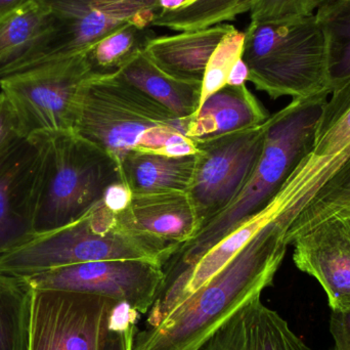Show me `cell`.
<instances>
[{
	"label": "cell",
	"mask_w": 350,
	"mask_h": 350,
	"mask_svg": "<svg viewBox=\"0 0 350 350\" xmlns=\"http://www.w3.org/2000/svg\"><path fill=\"white\" fill-rule=\"evenodd\" d=\"M280 216L260 228L226 267L157 327L137 329L133 350H193L234 312L271 287L287 247Z\"/></svg>",
	"instance_id": "1"
},
{
	"label": "cell",
	"mask_w": 350,
	"mask_h": 350,
	"mask_svg": "<svg viewBox=\"0 0 350 350\" xmlns=\"http://www.w3.org/2000/svg\"><path fill=\"white\" fill-rule=\"evenodd\" d=\"M328 98L324 94L293 98L285 108L269 115L262 153L250 178L228 207L174 249L162 267L163 281L191 267L239 224L273 201L298 165L312 153Z\"/></svg>",
	"instance_id": "2"
},
{
	"label": "cell",
	"mask_w": 350,
	"mask_h": 350,
	"mask_svg": "<svg viewBox=\"0 0 350 350\" xmlns=\"http://www.w3.org/2000/svg\"><path fill=\"white\" fill-rule=\"evenodd\" d=\"M189 119L170 110L120 75L92 76L80 92L73 131L106 151L118 164L133 151L196 153Z\"/></svg>",
	"instance_id": "3"
},
{
	"label": "cell",
	"mask_w": 350,
	"mask_h": 350,
	"mask_svg": "<svg viewBox=\"0 0 350 350\" xmlns=\"http://www.w3.org/2000/svg\"><path fill=\"white\" fill-rule=\"evenodd\" d=\"M39 150L34 230L42 234L77 221L123 183L118 162L74 131L29 137Z\"/></svg>",
	"instance_id": "4"
},
{
	"label": "cell",
	"mask_w": 350,
	"mask_h": 350,
	"mask_svg": "<svg viewBox=\"0 0 350 350\" xmlns=\"http://www.w3.org/2000/svg\"><path fill=\"white\" fill-rule=\"evenodd\" d=\"M174 249L122 228L104 201L77 221L35 234L0 256V271L31 278L67 265L117 259H154L163 267Z\"/></svg>",
	"instance_id": "5"
},
{
	"label": "cell",
	"mask_w": 350,
	"mask_h": 350,
	"mask_svg": "<svg viewBox=\"0 0 350 350\" xmlns=\"http://www.w3.org/2000/svg\"><path fill=\"white\" fill-rule=\"evenodd\" d=\"M243 59L256 90L273 100L330 96L327 45L316 14L253 24L245 31Z\"/></svg>",
	"instance_id": "6"
},
{
	"label": "cell",
	"mask_w": 350,
	"mask_h": 350,
	"mask_svg": "<svg viewBox=\"0 0 350 350\" xmlns=\"http://www.w3.org/2000/svg\"><path fill=\"white\" fill-rule=\"evenodd\" d=\"M94 76L85 51L0 78L25 139L73 131L80 92Z\"/></svg>",
	"instance_id": "7"
},
{
	"label": "cell",
	"mask_w": 350,
	"mask_h": 350,
	"mask_svg": "<svg viewBox=\"0 0 350 350\" xmlns=\"http://www.w3.org/2000/svg\"><path fill=\"white\" fill-rule=\"evenodd\" d=\"M267 127L269 118L261 124L197 143L195 172L187 193L199 228L228 207L245 187L262 153Z\"/></svg>",
	"instance_id": "8"
},
{
	"label": "cell",
	"mask_w": 350,
	"mask_h": 350,
	"mask_svg": "<svg viewBox=\"0 0 350 350\" xmlns=\"http://www.w3.org/2000/svg\"><path fill=\"white\" fill-rule=\"evenodd\" d=\"M120 304L98 294L34 289L29 350H106Z\"/></svg>",
	"instance_id": "9"
},
{
	"label": "cell",
	"mask_w": 350,
	"mask_h": 350,
	"mask_svg": "<svg viewBox=\"0 0 350 350\" xmlns=\"http://www.w3.org/2000/svg\"><path fill=\"white\" fill-rule=\"evenodd\" d=\"M38 1L49 10L51 33L25 70L88 51L96 41L126 23L135 21L152 27L158 16L157 0Z\"/></svg>",
	"instance_id": "10"
},
{
	"label": "cell",
	"mask_w": 350,
	"mask_h": 350,
	"mask_svg": "<svg viewBox=\"0 0 350 350\" xmlns=\"http://www.w3.org/2000/svg\"><path fill=\"white\" fill-rule=\"evenodd\" d=\"M27 279L36 290L98 294L147 314L164 273L162 263L154 259H117L57 267Z\"/></svg>",
	"instance_id": "11"
},
{
	"label": "cell",
	"mask_w": 350,
	"mask_h": 350,
	"mask_svg": "<svg viewBox=\"0 0 350 350\" xmlns=\"http://www.w3.org/2000/svg\"><path fill=\"white\" fill-rule=\"evenodd\" d=\"M329 96L319 120L312 153L281 189L287 204L286 213L293 221L350 155V79Z\"/></svg>",
	"instance_id": "12"
},
{
	"label": "cell",
	"mask_w": 350,
	"mask_h": 350,
	"mask_svg": "<svg viewBox=\"0 0 350 350\" xmlns=\"http://www.w3.org/2000/svg\"><path fill=\"white\" fill-rule=\"evenodd\" d=\"M293 261L328 296L332 310L350 308V207L333 212L292 240Z\"/></svg>",
	"instance_id": "13"
},
{
	"label": "cell",
	"mask_w": 350,
	"mask_h": 350,
	"mask_svg": "<svg viewBox=\"0 0 350 350\" xmlns=\"http://www.w3.org/2000/svg\"><path fill=\"white\" fill-rule=\"evenodd\" d=\"M39 150L26 139L0 158V256L35 236Z\"/></svg>",
	"instance_id": "14"
},
{
	"label": "cell",
	"mask_w": 350,
	"mask_h": 350,
	"mask_svg": "<svg viewBox=\"0 0 350 350\" xmlns=\"http://www.w3.org/2000/svg\"><path fill=\"white\" fill-rule=\"evenodd\" d=\"M117 217L125 230L151 237L174 249L193 238L200 226L187 191L131 193Z\"/></svg>",
	"instance_id": "15"
},
{
	"label": "cell",
	"mask_w": 350,
	"mask_h": 350,
	"mask_svg": "<svg viewBox=\"0 0 350 350\" xmlns=\"http://www.w3.org/2000/svg\"><path fill=\"white\" fill-rule=\"evenodd\" d=\"M193 350H310L261 297L234 312Z\"/></svg>",
	"instance_id": "16"
},
{
	"label": "cell",
	"mask_w": 350,
	"mask_h": 350,
	"mask_svg": "<svg viewBox=\"0 0 350 350\" xmlns=\"http://www.w3.org/2000/svg\"><path fill=\"white\" fill-rule=\"evenodd\" d=\"M232 27L220 24L201 30L156 36L150 40L144 53L156 67L175 79L202 84L212 53Z\"/></svg>",
	"instance_id": "17"
},
{
	"label": "cell",
	"mask_w": 350,
	"mask_h": 350,
	"mask_svg": "<svg viewBox=\"0 0 350 350\" xmlns=\"http://www.w3.org/2000/svg\"><path fill=\"white\" fill-rule=\"evenodd\" d=\"M269 115L244 85H224L208 96L189 119L187 135L196 144L265 122Z\"/></svg>",
	"instance_id": "18"
},
{
	"label": "cell",
	"mask_w": 350,
	"mask_h": 350,
	"mask_svg": "<svg viewBox=\"0 0 350 350\" xmlns=\"http://www.w3.org/2000/svg\"><path fill=\"white\" fill-rule=\"evenodd\" d=\"M51 33L49 10L38 0L0 18V78L28 67Z\"/></svg>",
	"instance_id": "19"
},
{
	"label": "cell",
	"mask_w": 350,
	"mask_h": 350,
	"mask_svg": "<svg viewBox=\"0 0 350 350\" xmlns=\"http://www.w3.org/2000/svg\"><path fill=\"white\" fill-rule=\"evenodd\" d=\"M196 153L170 155L133 151L120 163L123 183L131 193L187 191L193 179Z\"/></svg>",
	"instance_id": "20"
},
{
	"label": "cell",
	"mask_w": 350,
	"mask_h": 350,
	"mask_svg": "<svg viewBox=\"0 0 350 350\" xmlns=\"http://www.w3.org/2000/svg\"><path fill=\"white\" fill-rule=\"evenodd\" d=\"M118 75L165 107L177 118L195 116L201 105L202 84L175 79L156 67L145 55H139Z\"/></svg>",
	"instance_id": "21"
},
{
	"label": "cell",
	"mask_w": 350,
	"mask_h": 350,
	"mask_svg": "<svg viewBox=\"0 0 350 350\" xmlns=\"http://www.w3.org/2000/svg\"><path fill=\"white\" fill-rule=\"evenodd\" d=\"M34 288L0 271V350H29Z\"/></svg>",
	"instance_id": "22"
},
{
	"label": "cell",
	"mask_w": 350,
	"mask_h": 350,
	"mask_svg": "<svg viewBox=\"0 0 350 350\" xmlns=\"http://www.w3.org/2000/svg\"><path fill=\"white\" fill-rule=\"evenodd\" d=\"M157 36L152 27L129 22L85 51L94 76L116 75L144 53L148 43Z\"/></svg>",
	"instance_id": "23"
},
{
	"label": "cell",
	"mask_w": 350,
	"mask_h": 350,
	"mask_svg": "<svg viewBox=\"0 0 350 350\" xmlns=\"http://www.w3.org/2000/svg\"><path fill=\"white\" fill-rule=\"evenodd\" d=\"M327 45L332 92L350 79V0H330L316 14Z\"/></svg>",
	"instance_id": "24"
},
{
	"label": "cell",
	"mask_w": 350,
	"mask_h": 350,
	"mask_svg": "<svg viewBox=\"0 0 350 350\" xmlns=\"http://www.w3.org/2000/svg\"><path fill=\"white\" fill-rule=\"evenodd\" d=\"M255 0H189L176 12L160 14L152 27L175 32L201 30L234 21L239 14L250 12Z\"/></svg>",
	"instance_id": "25"
},
{
	"label": "cell",
	"mask_w": 350,
	"mask_h": 350,
	"mask_svg": "<svg viewBox=\"0 0 350 350\" xmlns=\"http://www.w3.org/2000/svg\"><path fill=\"white\" fill-rule=\"evenodd\" d=\"M347 207H350V155L296 216L287 232L288 244L300 232Z\"/></svg>",
	"instance_id": "26"
},
{
	"label": "cell",
	"mask_w": 350,
	"mask_h": 350,
	"mask_svg": "<svg viewBox=\"0 0 350 350\" xmlns=\"http://www.w3.org/2000/svg\"><path fill=\"white\" fill-rule=\"evenodd\" d=\"M244 49L245 32L234 26L222 37L208 61L202 83L201 104L208 96L226 85L228 75L237 62L242 59Z\"/></svg>",
	"instance_id": "27"
},
{
	"label": "cell",
	"mask_w": 350,
	"mask_h": 350,
	"mask_svg": "<svg viewBox=\"0 0 350 350\" xmlns=\"http://www.w3.org/2000/svg\"><path fill=\"white\" fill-rule=\"evenodd\" d=\"M316 0H255L250 10V23L286 22L314 14Z\"/></svg>",
	"instance_id": "28"
},
{
	"label": "cell",
	"mask_w": 350,
	"mask_h": 350,
	"mask_svg": "<svg viewBox=\"0 0 350 350\" xmlns=\"http://www.w3.org/2000/svg\"><path fill=\"white\" fill-rule=\"evenodd\" d=\"M137 314L135 310L126 306L115 312L106 350H133V338L139 329L135 325Z\"/></svg>",
	"instance_id": "29"
},
{
	"label": "cell",
	"mask_w": 350,
	"mask_h": 350,
	"mask_svg": "<svg viewBox=\"0 0 350 350\" xmlns=\"http://www.w3.org/2000/svg\"><path fill=\"white\" fill-rule=\"evenodd\" d=\"M25 139L12 103L0 92V158L8 155Z\"/></svg>",
	"instance_id": "30"
},
{
	"label": "cell",
	"mask_w": 350,
	"mask_h": 350,
	"mask_svg": "<svg viewBox=\"0 0 350 350\" xmlns=\"http://www.w3.org/2000/svg\"><path fill=\"white\" fill-rule=\"evenodd\" d=\"M330 332L335 342V350H350V308L332 310Z\"/></svg>",
	"instance_id": "31"
},
{
	"label": "cell",
	"mask_w": 350,
	"mask_h": 350,
	"mask_svg": "<svg viewBox=\"0 0 350 350\" xmlns=\"http://www.w3.org/2000/svg\"><path fill=\"white\" fill-rule=\"evenodd\" d=\"M131 191L123 183H116L109 187L105 193L104 203L115 212L124 209L131 200Z\"/></svg>",
	"instance_id": "32"
},
{
	"label": "cell",
	"mask_w": 350,
	"mask_h": 350,
	"mask_svg": "<svg viewBox=\"0 0 350 350\" xmlns=\"http://www.w3.org/2000/svg\"><path fill=\"white\" fill-rule=\"evenodd\" d=\"M248 79L249 69L242 57L232 67V71H230V75H228L226 85H244L248 81Z\"/></svg>",
	"instance_id": "33"
},
{
	"label": "cell",
	"mask_w": 350,
	"mask_h": 350,
	"mask_svg": "<svg viewBox=\"0 0 350 350\" xmlns=\"http://www.w3.org/2000/svg\"><path fill=\"white\" fill-rule=\"evenodd\" d=\"M189 2V0H157L158 16L166 12H176L187 5Z\"/></svg>",
	"instance_id": "34"
},
{
	"label": "cell",
	"mask_w": 350,
	"mask_h": 350,
	"mask_svg": "<svg viewBox=\"0 0 350 350\" xmlns=\"http://www.w3.org/2000/svg\"><path fill=\"white\" fill-rule=\"evenodd\" d=\"M28 1L29 0H0V18Z\"/></svg>",
	"instance_id": "35"
},
{
	"label": "cell",
	"mask_w": 350,
	"mask_h": 350,
	"mask_svg": "<svg viewBox=\"0 0 350 350\" xmlns=\"http://www.w3.org/2000/svg\"><path fill=\"white\" fill-rule=\"evenodd\" d=\"M330 1V0H316L317 4L318 6H320L321 4L325 3V2Z\"/></svg>",
	"instance_id": "36"
}]
</instances>
